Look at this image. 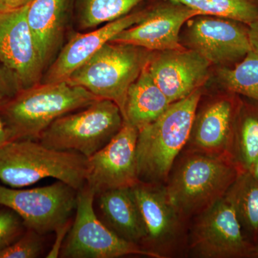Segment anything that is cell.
Segmentation results:
<instances>
[{
	"label": "cell",
	"mask_w": 258,
	"mask_h": 258,
	"mask_svg": "<svg viewBox=\"0 0 258 258\" xmlns=\"http://www.w3.org/2000/svg\"><path fill=\"white\" fill-rule=\"evenodd\" d=\"M179 158L165 189L182 221L198 216L223 198L244 171L231 157L186 149Z\"/></svg>",
	"instance_id": "obj_1"
},
{
	"label": "cell",
	"mask_w": 258,
	"mask_h": 258,
	"mask_svg": "<svg viewBox=\"0 0 258 258\" xmlns=\"http://www.w3.org/2000/svg\"><path fill=\"white\" fill-rule=\"evenodd\" d=\"M99 99L85 88L67 81L40 83L10 97L0 106V116L10 141H38L42 132L57 118Z\"/></svg>",
	"instance_id": "obj_2"
},
{
	"label": "cell",
	"mask_w": 258,
	"mask_h": 258,
	"mask_svg": "<svg viewBox=\"0 0 258 258\" xmlns=\"http://www.w3.org/2000/svg\"><path fill=\"white\" fill-rule=\"evenodd\" d=\"M201 96V88H199L184 99L171 103L157 120L139 131L137 162L139 181L166 183L188 143Z\"/></svg>",
	"instance_id": "obj_3"
},
{
	"label": "cell",
	"mask_w": 258,
	"mask_h": 258,
	"mask_svg": "<svg viewBox=\"0 0 258 258\" xmlns=\"http://www.w3.org/2000/svg\"><path fill=\"white\" fill-rule=\"evenodd\" d=\"M86 163L82 154L50 149L37 140L8 141L0 147V181L20 189L50 177L79 191L86 184Z\"/></svg>",
	"instance_id": "obj_4"
},
{
	"label": "cell",
	"mask_w": 258,
	"mask_h": 258,
	"mask_svg": "<svg viewBox=\"0 0 258 258\" xmlns=\"http://www.w3.org/2000/svg\"><path fill=\"white\" fill-rule=\"evenodd\" d=\"M153 52L133 45L108 42L66 81L101 99L114 102L123 118L128 88L138 79Z\"/></svg>",
	"instance_id": "obj_5"
},
{
	"label": "cell",
	"mask_w": 258,
	"mask_h": 258,
	"mask_svg": "<svg viewBox=\"0 0 258 258\" xmlns=\"http://www.w3.org/2000/svg\"><path fill=\"white\" fill-rule=\"evenodd\" d=\"M123 122L119 107L114 102L99 99L57 118L38 141L50 149L79 153L88 159L111 140Z\"/></svg>",
	"instance_id": "obj_6"
},
{
	"label": "cell",
	"mask_w": 258,
	"mask_h": 258,
	"mask_svg": "<svg viewBox=\"0 0 258 258\" xmlns=\"http://www.w3.org/2000/svg\"><path fill=\"white\" fill-rule=\"evenodd\" d=\"M96 193L85 184L78 191L76 217L61 249L67 258H116L123 256H165L122 238L101 221L94 208Z\"/></svg>",
	"instance_id": "obj_7"
},
{
	"label": "cell",
	"mask_w": 258,
	"mask_h": 258,
	"mask_svg": "<svg viewBox=\"0 0 258 258\" xmlns=\"http://www.w3.org/2000/svg\"><path fill=\"white\" fill-rule=\"evenodd\" d=\"M77 196L78 190L61 181L28 189L0 184V205L16 212L25 228L41 235L55 232L71 221Z\"/></svg>",
	"instance_id": "obj_8"
},
{
	"label": "cell",
	"mask_w": 258,
	"mask_h": 258,
	"mask_svg": "<svg viewBox=\"0 0 258 258\" xmlns=\"http://www.w3.org/2000/svg\"><path fill=\"white\" fill-rule=\"evenodd\" d=\"M190 237V249L200 257L250 258L254 247L227 195L196 217Z\"/></svg>",
	"instance_id": "obj_9"
},
{
	"label": "cell",
	"mask_w": 258,
	"mask_h": 258,
	"mask_svg": "<svg viewBox=\"0 0 258 258\" xmlns=\"http://www.w3.org/2000/svg\"><path fill=\"white\" fill-rule=\"evenodd\" d=\"M138 134L135 127L124 121L111 140L87 159L86 184L96 195L132 188L140 182L137 162Z\"/></svg>",
	"instance_id": "obj_10"
},
{
	"label": "cell",
	"mask_w": 258,
	"mask_h": 258,
	"mask_svg": "<svg viewBox=\"0 0 258 258\" xmlns=\"http://www.w3.org/2000/svg\"><path fill=\"white\" fill-rule=\"evenodd\" d=\"M186 43L211 63L240 62L252 50L248 25L231 19L200 15L187 21Z\"/></svg>",
	"instance_id": "obj_11"
},
{
	"label": "cell",
	"mask_w": 258,
	"mask_h": 258,
	"mask_svg": "<svg viewBox=\"0 0 258 258\" xmlns=\"http://www.w3.org/2000/svg\"><path fill=\"white\" fill-rule=\"evenodd\" d=\"M28 5L0 13V62L19 91L41 83L45 69L29 28Z\"/></svg>",
	"instance_id": "obj_12"
},
{
	"label": "cell",
	"mask_w": 258,
	"mask_h": 258,
	"mask_svg": "<svg viewBox=\"0 0 258 258\" xmlns=\"http://www.w3.org/2000/svg\"><path fill=\"white\" fill-rule=\"evenodd\" d=\"M166 2L147 10L140 23L120 32L110 42L133 45L152 52L184 50L179 42L180 30L188 20L201 14L180 3Z\"/></svg>",
	"instance_id": "obj_13"
},
{
	"label": "cell",
	"mask_w": 258,
	"mask_h": 258,
	"mask_svg": "<svg viewBox=\"0 0 258 258\" xmlns=\"http://www.w3.org/2000/svg\"><path fill=\"white\" fill-rule=\"evenodd\" d=\"M212 63L191 49L153 52L147 69L170 103L201 88Z\"/></svg>",
	"instance_id": "obj_14"
},
{
	"label": "cell",
	"mask_w": 258,
	"mask_h": 258,
	"mask_svg": "<svg viewBox=\"0 0 258 258\" xmlns=\"http://www.w3.org/2000/svg\"><path fill=\"white\" fill-rule=\"evenodd\" d=\"M237 96L221 97L196 112L186 149L234 159L236 121L242 103Z\"/></svg>",
	"instance_id": "obj_15"
},
{
	"label": "cell",
	"mask_w": 258,
	"mask_h": 258,
	"mask_svg": "<svg viewBox=\"0 0 258 258\" xmlns=\"http://www.w3.org/2000/svg\"><path fill=\"white\" fill-rule=\"evenodd\" d=\"M147 13V10H143L130 13L96 30L74 35L52 61L41 83L67 81L76 69L87 62L105 44L111 41L120 32L140 23Z\"/></svg>",
	"instance_id": "obj_16"
},
{
	"label": "cell",
	"mask_w": 258,
	"mask_h": 258,
	"mask_svg": "<svg viewBox=\"0 0 258 258\" xmlns=\"http://www.w3.org/2000/svg\"><path fill=\"white\" fill-rule=\"evenodd\" d=\"M145 229L144 243L166 245L173 240L181 222L170 203L165 186L140 182L131 188Z\"/></svg>",
	"instance_id": "obj_17"
},
{
	"label": "cell",
	"mask_w": 258,
	"mask_h": 258,
	"mask_svg": "<svg viewBox=\"0 0 258 258\" xmlns=\"http://www.w3.org/2000/svg\"><path fill=\"white\" fill-rule=\"evenodd\" d=\"M69 0H32L27 20L44 67L50 63L63 37Z\"/></svg>",
	"instance_id": "obj_18"
},
{
	"label": "cell",
	"mask_w": 258,
	"mask_h": 258,
	"mask_svg": "<svg viewBox=\"0 0 258 258\" xmlns=\"http://www.w3.org/2000/svg\"><path fill=\"white\" fill-rule=\"evenodd\" d=\"M96 196L102 222L122 238L144 243L145 229L131 188L107 190Z\"/></svg>",
	"instance_id": "obj_19"
},
{
	"label": "cell",
	"mask_w": 258,
	"mask_h": 258,
	"mask_svg": "<svg viewBox=\"0 0 258 258\" xmlns=\"http://www.w3.org/2000/svg\"><path fill=\"white\" fill-rule=\"evenodd\" d=\"M170 102L156 84L147 64L128 88L123 120L138 130L152 123L170 106Z\"/></svg>",
	"instance_id": "obj_20"
},
{
	"label": "cell",
	"mask_w": 258,
	"mask_h": 258,
	"mask_svg": "<svg viewBox=\"0 0 258 258\" xmlns=\"http://www.w3.org/2000/svg\"><path fill=\"white\" fill-rule=\"evenodd\" d=\"M246 238L258 243V180L249 171L239 175L227 191Z\"/></svg>",
	"instance_id": "obj_21"
},
{
	"label": "cell",
	"mask_w": 258,
	"mask_h": 258,
	"mask_svg": "<svg viewBox=\"0 0 258 258\" xmlns=\"http://www.w3.org/2000/svg\"><path fill=\"white\" fill-rule=\"evenodd\" d=\"M242 102L236 121L232 156L244 171L258 157V103Z\"/></svg>",
	"instance_id": "obj_22"
},
{
	"label": "cell",
	"mask_w": 258,
	"mask_h": 258,
	"mask_svg": "<svg viewBox=\"0 0 258 258\" xmlns=\"http://www.w3.org/2000/svg\"><path fill=\"white\" fill-rule=\"evenodd\" d=\"M219 78L229 93L258 103V54L253 50L233 67L220 69Z\"/></svg>",
	"instance_id": "obj_23"
},
{
	"label": "cell",
	"mask_w": 258,
	"mask_h": 258,
	"mask_svg": "<svg viewBox=\"0 0 258 258\" xmlns=\"http://www.w3.org/2000/svg\"><path fill=\"white\" fill-rule=\"evenodd\" d=\"M180 3L201 15L231 19L249 25L258 20V0H165Z\"/></svg>",
	"instance_id": "obj_24"
},
{
	"label": "cell",
	"mask_w": 258,
	"mask_h": 258,
	"mask_svg": "<svg viewBox=\"0 0 258 258\" xmlns=\"http://www.w3.org/2000/svg\"><path fill=\"white\" fill-rule=\"evenodd\" d=\"M143 0H78V22L82 30L94 28L129 14Z\"/></svg>",
	"instance_id": "obj_25"
},
{
	"label": "cell",
	"mask_w": 258,
	"mask_h": 258,
	"mask_svg": "<svg viewBox=\"0 0 258 258\" xmlns=\"http://www.w3.org/2000/svg\"><path fill=\"white\" fill-rule=\"evenodd\" d=\"M23 235L0 251V258H36L43 250L41 235L35 231L28 230Z\"/></svg>",
	"instance_id": "obj_26"
},
{
	"label": "cell",
	"mask_w": 258,
	"mask_h": 258,
	"mask_svg": "<svg viewBox=\"0 0 258 258\" xmlns=\"http://www.w3.org/2000/svg\"><path fill=\"white\" fill-rule=\"evenodd\" d=\"M25 228L23 220L16 212L7 208L0 210V251L18 240Z\"/></svg>",
	"instance_id": "obj_27"
},
{
	"label": "cell",
	"mask_w": 258,
	"mask_h": 258,
	"mask_svg": "<svg viewBox=\"0 0 258 258\" xmlns=\"http://www.w3.org/2000/svg\"><path fill=\"white\" fill-rule=\"evenodd\" d=\"M19 91L18 86L11 75L4 69H0V100L10 93L15 94Z\"/></svg>",
	"instance_id": "obj_28"
},
{
	"label": "cell",
	"mask_w": 258,
	"mask_h": 258,
	"mask_svg": "<svg viewBox=\"0 0 258 258\" xmlns=\"http://www.w3.org/2000/svg\"><path fill=\"white\" fill-rule=\"evenodd\" d=\"M71 225H72V224L70 221L62 227H61L60 228H59L58 230L55 231L57 237H56V240L54 242L53 247L47 254V257H57L60 255L61 249H62V245H63L62 241L66 237L69 229L71 228Z\"/></svg>",
	"instance_id": "obj_29"
},
{
	"label": "cell",
	"mask_w": 258,
	"mask_h": 258,
	"mask_svg": "<svg viewBox=\"0 0 258 258\" xmlns=\"http://www.w3.org/2000/svg\"><path fill=\"white\" fill-rule=\"evenodd\" d=\"M248 34L252 50L258 54V20L248 25Z\"/></svg>",
	"instance_id": "obj_30"
},
{
	"label": "cell",
	"mask_w": 258,
	"mask_h": 258,
	"mask_svg": "<svg viewBox=\"0 0 258 258\" xmlns=\"http://www.w3.org/2000/svg\"><path fill=\"white\" fill-rule=\"evenodd\" d=\"M32 1V0H7L6 11L22 8Z\"/></svg>",
	"instance_id": "obj_31"
},
{
	"label": "cell",
	"mask_w": 258,
	"mask_h": 258,
	"mask_svg": "<svg viewBox=\"0 0 258 258\" xmlns=\"http://www.w3.org/2000/svg\"><path fill=\"white\" fill-rule=\"evenodd\" d=\"M10 141V136L1 116H0V147Z\"/></svg>",
	"instance_id": "obj_32"
},
{
	"label": "cell",
	"mask_w": 258,
	"mask_h": 258,
	"mask_svg": "<svg viewBox=\"0 0 258 258\" xmlns=\"http://www.w3.org/2000/svg\"><path fill=\"white\" fill-rule=\"evenodd\" d=\"M249 172L252 174V175L258 180V157L254 161V164H252V167L249 169Z\"/></svg>",
	"instance_id": "obj_33"
},
{
	"label": "cell",
	"mask_w": 258,
	"mask_h": 258,
	"mask_svg": "<svg viewBox=\"0 0 258 258\" xmlns=\"http://www.w3.org/2000/svg\"><path fill=\"white\" fill-rule=\"evenodd\" d=\"M250 258H258V243L254 244Z\"/></svg>",
	"instance_id": "obj_34"
},
{
	"label": "cell",
	"mask_w": 258,
	"mask_h": 258,
	"mask_svg": "<svg viewBox=\"0 0 258 258\" xmlns=\"http://www.w3.org/2000/svg\"><path fill=\"white\" fill-rule=\"evenodd\" d=\"M7 0H0V13L6 11Z\"/></svg>",
	"instance_id": "obj_35"
}]
</instances>
